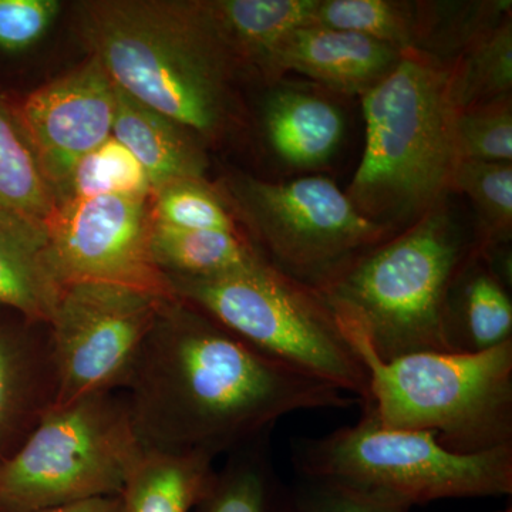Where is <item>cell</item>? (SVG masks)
Wrapping results in <instances>:
<instances>
[{"mask_svg": "<svg viewBox=\"0 0 512 512\" xmlns=\"http://www.w3.org/2000/svg\"><path fill=\"white\" fill-rule=\"evenodd\" d=\"M266 138L291 167L313 170L335 156L345 123L338 107L318 94L279 89L266 100Z\"/></svg>", "mask_w": 512, "mask_h": 512, "instance_id": "cell-17", "label": "cell"}, {"mask_svg": "<svg viewBox=\"0 0 512 512\" xmlns=\"http://www.w3.org/2000/svg\"><path fill=\"white\" fill-rule=\"evenodd\" d=\"M484 254L443 205L357 256L316 291L380 360L453 352L448 343L451 292Z\"/></svg>", "mask_w": 512, "mask_h": 512, "instance_id": "cell-4", "label": "cell"}, {"mask_svg": "<svg viewBox=\"0 0 512 512\" xmlns=\"http://www.w3.org/2000/svg\"><path fill=\"white\" fill-rule=\"evenodd\" d=\"M392 0H316L312 25L372 37L406 53L426 36V13Z\"/></svg>", "mask_w": 512, "mask_h": 512, "instance_id": "cell-24", "label": "cell"}, {"mask_svg": "<svg viewBox=\"0 0 512 512\" xmlns=\"http://www.w3.org/2000/svg\"><path fill=\"white\" fill-rule=\"evenodd\" d=\"M362 406L357 423L292 441L298 477L328 481L407 508L512 494V446L453 453L441 446L436 434L390 429L369 404Z\"/></svg>", "mask_w": 512, "mask_h": 512, "instance_id": "cell-6", "label": "cell"}, {"mask_svg": "<svg viewBox=\"0 0 512 512\" xmlns=\"http://www.w3.org/2000/svg\"><path fill=\"white\" fill-rule=\"evenodd\" d=\"M453 191L463 192L473 202L481 222L477 241L484 252L511 238L512 161L461 160Z\"/></svg>", "mask_w": 512, "mask_h": 512, "instance_id": "cell-27", "label": "cell"}, {"mask_svg": "<svg viewBox=\"0 0 512 512\" xmlns=\"http://www.w3.org/2000/svg\"><path fill=\"white\" fill-rule=\"evenodd\" d=\"M77 29L131 99L207 141L237 124L242 73L207 0H90L77 6Z\"/></svg>", "mask_w": 512, "mask_h": 512, "instance_id": "cell-2", "label": "cell"}, {"mask_svg": "<svg viewBox=\"0 0 512 512\" xmlns=\"http://www.w3.org/2000/svg\"><path fill=\"white\" fill-rule=\"evenodd\" d=\"M456 136L461 160L512 161L511 94L458 110Z\"/></svg>", "mask_w": 512, "mask_h": 512, "instance_id": "cell-29", "label": "cell"}, {"mask_svg": "<svg viewBox=\"0 0 512 512\" xmlns=\"http://www.w3.org/2000/svg\"><path fill=\"white\" fill-rule=\"evenodd\" d=\"M56 210L55 191L18 114L0 97V218L45 231Z\"/></svg>", "mask_w": 512, "mask_h": 512, "instance_id": "cell-21", "label": "cell"}, {"mask_svg": "<svg viewBox=\"0 0 512 512\" xmlns=\"http://www.w3.org/2000/svg\"><path fill=\"white\" fill-rule=\"evenodd\" d=\"M494 512H512V508L507 507V508H504V510H498V511H494Z\"/></svg>", "mask_w": 512, "mask_h": 512, "instance_id": "cell-33", "label": "cell"}, {"mask_svg": "<svg viewBox=\"0 0 512 512\" xmlns=\"http://www.w3.org/2000/svg\"><path fill=\"white\" fill-rule=\"evenodd\" d=\"M151 197L106 195L57 207L46 244L64 288L106 284L177 299L151 249Z\"/></svg>", "mask_w": 512, "mask_h": 512, "instance_id": "cell-11", "label": "cell"}, {"mask_svg": "<svg viewBox=\"0 0 512 512\" xmlns=\"http://www.w3.org/2000/svg\"><path fill=\"white\" fill-rule=\"evenodd\" d=\"M404 53L346 30L309 25L289 37L279 56V76L296 72L335 92L360 97L382 83Z\"/></svg>", "mask_w": 512, "mask_h": 512, "instance_id": "cell-14", "label": "cell"}, {"mask_svg": "<svg viewBox=\"0 0 512 512\" xmlns=\"http://www.w3.org/2000/svg\"><path fill=\"white\" fill-rule=\"evenodd\" d=\"M447 336L453 352L467 353L484 352L512 340L507 282L485 254L467 266L451 292Z\"/></svg>", "mask_w": 512, "mask_h": 512, "instance_id": "cell-19", "label": "cell"}, {"mask_svg": "<svg viewBox=\"0 0 512 512\" xmlns=\"http://www.w3.org/2000/svg\"><path fill=\"white\" fill-rule=\"evenodd\" d=\"M165 302L123 286H66L49 323L56 406L126 389Z\"/></svg>", "mask_w": 512, "mask_h": 512, "instance_id": "cell-10", "label": "cell"}, {"mask_svg": "<svg viewBox=\"0 0 512 512\" xmlns=\"http://www.w3.org/2000/svg\"><path fill=\"white\" fill-rule=\"evenodd\" d=\"M229 191L262 258L315 289L394 235L363 217L345 191L320 175L286 183L239 175Z\"/></svg>", "mask_w": 512, "mask_h": 512, "instance_id": "cell-9", "label": "cell"}, {"mask_svg": "<svg viewBox=\"0 0 512 512\" xmlns=\"http://www.w3.org/2000/svg\"><path fill=\"white\" fill-rule=\"evenodd\" d=\"M198 512H295L291 485L278 476L269 437L228 454Z\"/></svg>", "mask_w": 512, "mask_h": 512, "instance_id": "cell-22", "label": "cell"}, {"mask_svg": "<svg viewBox=\"0 0 512 512\" xmlns=\"http://www.w3.org/2000/svg\"><path fill=\"white\" fill-rule=\"evenodd\" d=\"M151 249L161 271L177 278H214L262 259L252 242L239 232L180 229L156 222Z\"/></svg>", "mask_w": 512, "mask_h": 512, "instance_id": "cell-23", "label": "cell"}, {"mask_svg": "<svg viewBox=\"0 0 512 512\" xmlns=\"http://www.w3.org/2000/svg\"><path fill=\"white\" fill-rule=\"evenodd\" d=\"M57 399L49 325L0 328V466L29 439Z\"/></svg>", "mask_w": 512, "mask_h": 512, "instance_id": "cell-13", "label": "cell"}, {"mask_svg": "<svg viewBox=\"0 0 512 512\" xmlns=\"http://www.w3.org/2000/svg\"><path fill=\"white\" fill-rule=\"evenodd\" d=\"M111 136L136 157L153 191L178 180H204L208 168L198 137L163 114L148 109L116 87Z\"/></svg>", "mask_w": 512, "mask_h": 512, "instance_id": "cell-16", "label": "cell"}, {"mask_svg": "<svg viewBox=\"0 0 512 512\" xmlns=\"http://www.w3.org/2000/svg\"><path fill=\"white\" fill-rule=\"evenodd\" d=\"M295 512H410L412 508L390 503L328 481L299 477L291 485Z\"/></svg>", "mask_w": 512, "mask_h": 512, "instance_id": "cell-30", "label": "cell"}, {"mask_svg": "<svg viewBox=\"0 0 512 512\" xmlns=\"http://www.w3.org/2000/svg\"><path fill=\"white\" fill-rule=\"evenodd\" d=\"M453 69V93L458 110L511 94V15L481 30L464 46Z\"/></svg>", "mask_w": 512, "mask_h": 512, "instance_id": "cell-25", "label": "cell"}, {"mask_svg": "<svg viewBox=\"0 0 512 512\" xmlns=\"http://www.w3.org/2000/svg\"><path fill=\"white\" fill-rule=\"evenodd\" d=\"M116 104V86L90 56L30 93L16 109L53 191L74 165L111 136Z\"/></svg>", "mask_w": 512, "mask_h": 512, "instance_id": "cell-12", "label": "cell"}, {"mask_svg": "<svg viewBox=\"0 0 512 512\" xmlns=\"http://www.w3.org/2000/svg\"><path fill=\"white\" fill-rule=\"evenodd\" d=\"M214 458L146 450L124 485V512H190L210 490Z\"/></svg>", "mask_w": 512, "mask_h": 512, "instance_id": "cell-20", "label": "cell"}, {"mask_svg": "<svg viewBox=\"0 0 512 512\" xmlns=\"http://www.w3.org/2000/svg\"><path fill=\"white\" fill-rule=\"evenodd\" d=\"M63 291L47 252L46 232L0 218V306L49 325Z\"/></svg>", "mask_w": 512, "mask_h": 512, "instance_id": "cell-18", "label": "cell"}, {"mask_svg": "<svg viewBox=\"0 0 512 512\" xmlns=\"http://www.w3.org/2000/svg\"><path fill=\"white\" fill-rule=\"evenodd\" d=\"M124 390L146 450L214 460L269 437L289 414L360 403L180 299L164 303Z\"/></svg>", "mask_w": 512, "mask_h": 512, "instance_id": "cell-1", "label": "cell"}, {"mask_svg": "<svg viewBox=\"0 0 512 512\" xmlns=\"http://www.w3.org/2000/svg\"><path fill=\"white\" fill-rule=\"evenodd\" d=\"M156 224L197 231L238 232L227 201L207 180H178L158 187L151 197Z\"/></svg>", "mask_w": 512, "mask_h": 512, "instance_id": "cell-28", "label": "cell"}, {"mask_svg": "<svg viewBox=\"0 0 512 512\" xmlns=\"http://www.w3.org/2000/svg\"><path fill=\"white\" fill-rule=\"evenodd\" d=\"M175 298L207 313L264 355L355 397L369 400V375L338 316L312 286L264 258L214 278L168 276Z\"/></svg>", "mask_w": 512, "mask_h": 512, "instance_id": "cell-7", "label": "cell"}, {"mask_svg": "<svg viewBox=\"0 0 512 512\" xmlns=\"http://www.w3.org/2000/svg\"><path fill=\"white\" fill-rule=\"evenodd\" d=\"M143 451L126 396L99 393L55 406L0 466V512L120 495Z\"/></svg>", "mask_w": 512, "mask_h": 512, "instance_id": "cell-8", "label": "cell"}, {"mask_svg": "<svg viewBox=\"0 0 512 512\" xmlns=\"http://www.w3.org/2000/svg\"><path fill=\"white\" fill-rule=\"evenodd\" d=\"M316 0H207L211 18L242 74L281 79L278 62L296 30L312 25Z\"/></svg>", "mask_w": 512, "mask_h": 512, "instance_id": "cell-15", "label": "cell"}, {"mask_svg": "<svg viewBox=\"0 0 512 512\" xmlns=\"http://www.w3.org/2000/svg\"><path fill=\"white\" fill-rule=\"evenodd\" d=\"M366 140L346 195L367 220L394 234L444 204L453 191L458 107L451 64L410 50L362 96Z\"/></svg>", "mask_w": 512, "mask_h": 512, "instance_id": "cell-3", "label": "cell"}, {"mask_svg": "<svg viewBox=\"0 0 512 512\" xmlns=\"http://www.w3.org/2000/svg\"><path fill=\"white\" fill-rule=\"evenodd\" d=\"M36 512H124L121 495H100L72 503L55 505Z\"/></svg>", "mask_w": 512, "mask_h": 512, "instance_id": "cell-32", "label": "cell"}, {"mask_svg": "<svg viewBox=\"0 0 512 512\" xmlns=\"http://www.w3.org/2000/svg\"><path fill=\"white\" fill-rule=\"evenodd\" d=\"M60 8L56 0H0V49L20 52L36 45Z\"/></svg>", "mask_w": 512, "mask_h": 512, "instance_id": "cell-31", "label": "cell"}, {"mask_svg": "<svg viewBox=\"0 0 512 512\" xmlns=\"http://www.w3.org/2000/svg\"><path fill=\"white\" fill-rule=\"evenodd\" d=\"M338 320L366 367V404L383 426L430 431L458 454L512 446V340L484 352H420L384 362Z\"/></svg>", "mask_w": 512, "mask_h": 512, "instance_id": "cell-5", "label": "cell"}, {"mask_svg": "<svg viewBox=\"0 0 512 512\" xmlns=\"http://www.w3.org/2000/svg\"><path fill=\"white\" fill-rule=\"evenodd\" d=\"M57 207L106 197H151L153 187L136 157L113 136L84 156L55 190Z\"/></svg>", "mask_w": 512, "mask_h": 512, "instance_id": "cell-26", "label": "cell"}]
</instances>
